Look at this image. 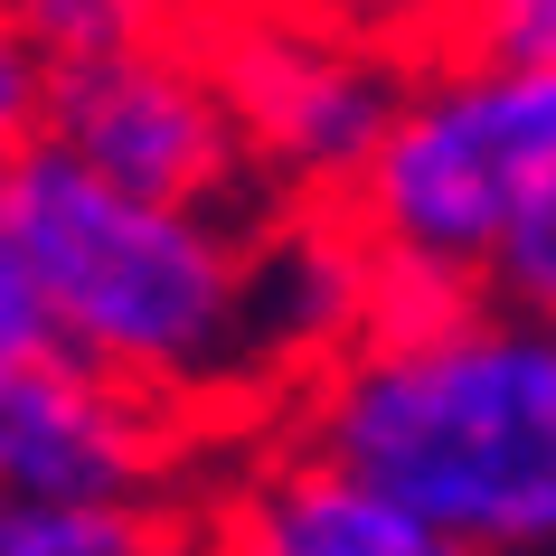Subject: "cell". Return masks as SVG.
<instances>
[{
    "label": "cell",
    "instance_id": "8992f818",
    "mask_svg": "<svg viewBox=\"0 0 556 556\" xmlns=\"http://www.w3.org/2000/svg\"><path fill=\"white\" fill-rule=\"evenodd\" d=\"M48 151H66L104 189H132V199H161V207L227 217V207L255 199L236 123H227V104H217V86H207L189 38H151L132 58L58 76V94H48Z\"/></svg>",
    "mask_w": 556,
    "mask_h": 556
},
{
    "label": "cell",
    "instance_id": "3957f363",
    "mask_svg": "<svg viewBox=\"0 0 556 556\" xmlns=\"http://www.w3.org/2000/svg\"><path fill=\"white\" fill-rule=\"evenodd\" d=\"M556 179V76L538 66H471L425 58L387 104L378 142L340 189V217L368 236V255H415L471 274L500 255L519 207Z\"/></svg>",
    "mask_w": 556,
    "mask_h": 556
},
{
    "label": "cell",
    "instance_id": "4fadbf2b",
    "mask_svg": "<svg viewBox=\"0 0 556 556\" xmlns=\"http://www.w3.org/2000/svg\"><path fill=\"white\" fill-rule=\"evenodd\" d=\"M48 94H58V76H48L20 38H0V179L48 142Z\"/></svg>",
    "mask_w": 556,
    "mask_h": 556
},
{
    "label": "cell",
    "instance_id": "9c48e42d",
    "mask_svg": "<svg viewBox=\"0 0 556 556\" xmlns=\"http://www.w3.org/2000/svg\"><path fill=\"white\" fill-rule=\"evenodd\" d=\"M179 20H189V0H0V38H20L48 76L179 38Z\"/></svg>",
    "mask_w": 556,
    "mask_h": 556
},
{
    "label": "cell",
    "instance_id": "5b68a950",
    "mask_svg": "<svg viewBox=\"0 0 556 556\" xmlns=\"http://www.w3.org/2000/svg\"><path fill=\"white\" fill-rule=\"evenodd\" d=\"M207 471V425L94 378L76 358L0 368V500L10 509H142L189 500Z\"/></svg>",
    "mask_w": 556,
    "mask_h": 556
},
{
    "label": "cell",
    "instance_id": "5bb4252c",
    "mask_svg": "<svg viewBox=\"0 0 556 556\" xmlns=\"http://www.w3.org/2000/svg\"><path fill=\"white\" fill-rule=\"evenodd\" d=\"M48 350H58V340H48V302H38L29 255H20V236H10V217H0V368L48 358Z\"/></svg>",
    "mask_w": 556,
    "mask_h": 556
},
{
    "label": "cell",
    "instance_id": "52a82bcc",
    "mask_svg": "<svg viewBox=\"0 0 556 556\" xmlns=\"http://www.w3.org/2000/svg\"><path fill=\"white\" fill-rule=\"evenodd\" d=\"M189 556H425V528L302 434H264L236 463H207V491L189 500Z\"/></svg>",
    "mask_w": 556,
    "mask_h": 556
},
{
    "label": "cell",
    "instance_id": "7c38bea8",
    "mask_svg": "<svg viewBox=\"0 0 556 556\" xmlns=\"http://www.w3.org/2000/svg\"><path fill=\"white\" fill-rule=\"evenodd\" d=\"M481 293H491L500 312H519V321L556 330V179L519 207V227L500 236V255L481 264Z\"/></svg>",
    "mask_w": 556,
    "mask_h": 556
},
{
    "label": "cell",
    "instance_id": "8fae6325",
    "mask_svg": "<svg viewBox=\"0 0 556 556\" xmlns=\"http://www.w3.org/2000/svg\"><path fill=\"white\" fill-rule=\"evenodd\" d=\"M415 10H425V58L556 76V0H415Z\"/></svg>",
    "mask_w": 556,
    "mask_h": 556
},
{
    "label": "cell",
    "instance_id": "7a4b0ae2",
    "mask_svg": "<svg viewBox=\"0 0 556 556\" xmlns=\"http://www.w3.org/2000/svg\"><path fill=\"white\" fill-rule=\"evenodd\" d=\"M0 217L29 255L58 358L132 387L217 434L245 406V227L207 207H161L104 189L38 142L0 179Z\"/></svg>",
    "mask_w": 556,
    "mask_h": 556
},
{
    "label": "cell",
    "instance_id": "277c9868",
    "mask_svg": "<svg viewBox=\"0 0 556 556\" xmlns=\"http://www.w3.org/2000/svg\"><path fill=\"white\" fill-rule=\"evenodd\" d=\"M179 38L236 123L245 179L283 207H340L406 86V58L312 0H189Z\"/></svg>",
    "mask_w": 556,
    "mask_h": 556
},
{
    "label": "cell",
    "instance_id": "30bf717a",
    "mask_svg": "<svg viewBox=\"0 0 556 556\" xmlns=\"http://www.w3.org/2000/svg\"><path fill=\"white\" fill-rule=\"evenodd\" d=\"M0 556H189V500H142V509H10L0 500Z\"/></svg>",
    "mask_w": 556,
    "mask_h": 556
},
{
    "label": "cell",
    "instance_id": "9a60e30c",
    "mask_svg": "<svg viewBox=\"0 0 556 556\" xmlns=\"http://www.w3.org/2000/svg\"><path fill=\"white\" fill-rule=\"evenodd\" d=\"M425 556H471V547H443V538H425Z\"/></svg>",
    "mask_w": 556,
    "mask_h": 556
},
{
    "label": "cell",
    "instance_id": "6da1fadb",
    "mask_svg": "<svg viewBox=\"0 0 556 556\" xmlns=\"http://www.w3.org/2000/svg\"><path fill=\"white\" fill-rule=\"evenodd\" d=\"M283 434L443 547L556 556V330L491 293L434 340L330 358L283 396Z\"/></svg>",
    "mask_w": 556,
    "mask_h": 556
},
{
    "label": "cell",
    "instance_id": "ba28073f",
    "mask_svg": "<svg viewBox=\"0 0 556 556\" xmlns=\"http://www.w3.org/2000/svg\"><path fill=\"white\" fill-rule=\"evenodd\" d=\"M358 321H368V236L340 207H274L264 227H245V387L264 406L350 358Z\"/></svg>",
    "mask_w": 556,
    "mask_h": 556
}]
</instances>
